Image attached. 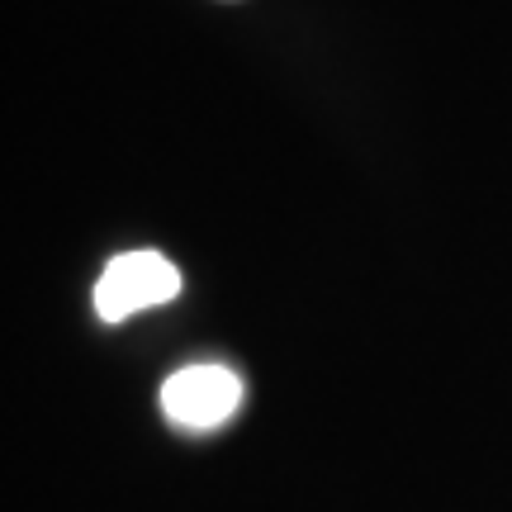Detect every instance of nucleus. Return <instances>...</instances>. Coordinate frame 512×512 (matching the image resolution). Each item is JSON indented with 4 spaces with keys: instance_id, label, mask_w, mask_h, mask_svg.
I'll return each mask as SVG.
<instances>
[{
    "instance_id": "nucleus-2",
    "label": "nucleus",
    "mask_w": 512,
    "mask_h": 512,
    "mask_svg": "<svg viewBox=\"0 0 512 512\" xmlns=\"http://www.w3.org/2000/svg\"><path fill=\"white\" fill-rule=\"evenodd\" d=\"M238 403H242V380L228 366H214V361L185 366L162 384V413L176 427H190V432L223 427L238 413Z\"/></svg>"
},
{
    "instance_id": "nucleus-1",
    "label": "nucleus",
    "mask_w": 512,
    "mask_h": 512,
    "mask_svg": "<svg viewBox=\"0 0 512 512\" xmlns=\"http://www.w3.org/2000/svg\"><path fill=\"white\" fill-rule=\"evenodd\" d=\"M176 294H181V271L162 252H124L95 280V313L105 323H124V318L157 309Z\"/></svg>"
}]
</instances>
